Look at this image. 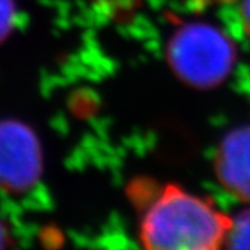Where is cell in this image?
I'll list each match as a JSON object with an SVG mask.
<instances>
[{
    "mask_svg": "<svg viewBox=\"0 0 250 250\" xmlns=\"http://www.w3.org/2000/svg\"><path fill=\"white\" fill-rule=\"evenodd\" d=\"M91 2L103 15H107L110 20L125 21L128 17L140 8L144 0H87Z\"/></svg>",
    "mask_w": 250,
    "mask_h": 250,
    "instance_id": "cell-6",
    "label": "cell"
},
{
    "mask_svg": "<svg viewBox=\"0 0 250 250\" xmlns=\"http://www.w3.org/2000/svg\"><path fill=\"white\" fill-rule=\"evenodd\" d=\"M230 217L209 199L167 184L140 219L142 250H222Z\"/></svg>",
    "mask_w": 250,
    "mask_h": 250,
    "instance_id": "cell-1",
    "label": "cell"
},
{
    "mask_svg": "<svg viewBox=\"0 0 250 250\" xmlns=\"http://www.w3.org/2000/svg\"><path fill=\"white\" fill-rule=\"evenodd\" d=\"M196 3H204V5H209V3H222V2H230V0H193Z\"/></svg>",
    "mask_w": 250,
    "mask_h": 250,
    "instance_id": "cell-10",
    "label": "cell"
},
{
    "mask_svg": "<svg viewBox=\"0 0 250 250\" xmlns=\"http://www.w3.org/2000/svg\"><path fill=\"white\" fill-rule=\"evenodd\" d=\"M169 53L175 73L194 86L219 83L234 62L230 42L208 26H188L180 30Z\"/></svg>",
    "mask_w": 250,
    "mask_h": 250,
    "instance_id": "cell-2",
    "label": "cell"
},
{
    "mask_svg": "<svg viewBox=\"0 0 250 250\" xmlns=\"http://www.w3.org/2000/svg\"><path fill=\"white\" fill-rule=\"evenodd\" d=\"M6 234H5V228L3 225L0 223V250H5L6 249Z\"/></svg>",
    "mask_w": 250,
    "mask_h": 250,
    "instance_id": "cell-9",
    "label": "cell"
},
{
    "mask_svg": "<svg viewBox=\"0 0 250 250\" xmlns=\"http://www.w3.org/2000/svg\"><path fill=\"white\" fill-rule=\"evenodd\" d=\"M225 247L226 250H250V209L230 219Z\"/></svg>",
    "mask_w": 250,
    "mask_h": 250,
    "instance_id": "cell-5",
    "label": "cell"
},
{
    "mask_svg": "<svg viewBox=\"0 0 250 250\" xmlns=\"http://www.w3.org/2000/svg\"><path fill=\"white\" fill-rule=\"evenodd\" d=\"M41 176V148L20 122H0V188L23 191Z\"/></svg>",
    "mask_w": 250,
    "mask_h": 250,
    "instance_id": "cell-3",
    "label": "cell"
},
{
    "mask_svg": "<svg viewBox=\"0 0 250 250\" xmlns=\"http://www.w3.org/2000/svg\"><path fill=\"white\" fill-rule=\"evenodd\" d=\"M15 17L14 0H0V41L9 33Z\"/></svg>",
    "mask_w": 250,
    "mask_h": 250,
    "instance_id": "cell-7",
    "label": "cell"
},
{
    "mask_svg": "<svg viewBox=\"0 0 250 250\" xmlns=\"http://www.w3.org/2000/svg\"><path fill=\"white\" fill-rule=\"evenodd\" d=\"M216 172L230 194L250 202V124L234 130L222 140L216 157Z\"/></svg>",
    "mask_w": 250,
    "mask_h": 250,
    "instance_id": "cell-4",
    "label": "cell"
},
{
    "mask_svg": "<svg viewBox=\"0 0 250 250\" xmlns=\"http://www.w3.org/2000/svg\"><path fill=\"white\" fill-rule=\"evenodd\" d=\"M241 17L244 23V30L250 38V0H244L241 6Z\"/></svg>",
    "mask_w": 250,
    "mask_h": 250,
    "instance_id": "cell-8",
    "label": "cell"
}]
</instances>
